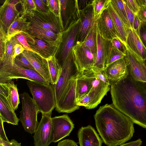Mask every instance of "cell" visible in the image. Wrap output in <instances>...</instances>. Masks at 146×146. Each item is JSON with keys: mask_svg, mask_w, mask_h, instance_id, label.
<instances>
[{"mask_svg": "<svg viewBox=\"0 0 146 146\" xmlns=\"http://www.w3.org/2000/svg\"><path fill=\"white\" fill-rule=\"evenodd\" d=\"M110 84L113 106L134 123L146 128V82L135 80L129 72L124 78Z\"/></svg>", "mask_w": 146, "mask_h": 146, "instance_id": "6da1fadb", "label": "cell"}, {"mask_svg": "<svg viewBox=\"0 0 146 146\" xmlns=\"http://www.w3.org/2000/svg\"><path fill=\"white\" fill-rule=\"evenodd\" d=\"M94 117L99 135L107 146L120 145L133 136L134 123L113 104L100 106Z\"/></svg>", "mask_w": 146, "mask_h": 146, "instance_id": "7a4b0ae2", "label": "cell"}, {"mask_svg": "<svg viewBox=\"0 0 146 146\" xmlns=\"http://www.w3.org/2000/svg\"><path fill=\"white\" fill-rule=\"evenodd\" d=\"M26 83L39 111L42 114H52L56 106L54 85L29 80Z\"/></svg>", "mask_w": 146, "mask_h": 146, "instance_id": "3957f363", "label": "cell"}, {"mask_svg": "<svg viewBox=\"0 0 146 146\" xmlns=\"http://www.w3.org/2000/svg\"><path fill=\"white\" fill-rule=\"evenodd\" d=\"M22 102V110L19 118L25 131L31 134L34 133L38 125L37 114L39 111L35 102L26 92L20 95Z\"/></svg>", "mask_w": 146, "mask_h": 146, "instance_id": "277c9868", "label": "cell"}, {"mask_svg": "<svg viewBox=\"0 0 146 146\" xmlns=\"http://www.w3.org/2000/svg\"><path fill=\"white\" fill-rule=\"evenodd\" d=\"M80 22V19L62 32L60 42L54 56L61 68L75 45Z\"/></svg>", "mask_w": 146, "mask_h": 146, "instance_id": "5b68a950", "label": "cell"}, {"mask_svg": "<svg viewBox=\"0 0 146 146\" xmlns=\"http://www.w3.org/2000/svg\"><path fill=\"white\" fill-rule=\"evenodd\" d=\"M18 78L44 84H50L35 70H27L20 68L15 64L0 66V83L7 82Z\"/></svg>", "mask_w": 146, "mask_h": 146, "instance_id": "8992f818", "label": "cell"}, {"mask_svg": "<svg viewBox=\"0 0 146 146\" xmlns=\"http://www.w3.org/2000/svg\"><path fill=\"white\" fill-rule=\"evenodd\" d=\"M21 16L31 24L50 30L55 33L60 34L63 31L60 17L56 16L50 10L47 13L33 10Z\"/></svg>", "mask_w": 146, "mask_h": 146, "instance_id": "52a82bcc", "label": "cell"}, {"mask_svg": "<svg viewBox=\"0 0 146 146\" xmlns=\"http://www.w3.org/2000/svg\"><path fill=\"white\" fill-rule=\"evenodd\" d=\"M80 73L72 51L61 68V71L56 83L54 85L56 105L67 87L70 79L77 76Z\"/></svg>", "mask_w": 146, "mask_h": 146, "instance_id": "ba28073f", "label": "cell"}, {"mask_svg": "<svg viewBox=\"0 0 146 146\" xmlns=\"http://www.w3.org/2000/svg\"><path fill=\"white\" fill-rule=\"evenodd\" d=\"M77 76L70 79L67 87L56 105V110L58 112L70 113L79 109L80 106L76 104V97Z\"/></svg>", "mask_w": 146, "mask_h": 146, "instance_id": "9c48e42d", "label": "cell"}, {"mask_svg": "<svg viewBox=\"0 0 146 146\" xmlns=\"http://www.w3.org/2000/svg\"><path fill=\"white\" fill-rule=\"evenodd\" d=\"M51 115L42 114L41 119L33 136L34 146H49L53 142Z\"/></svg>", "mask_w": 146, "mask_h": 146, "instance_id": "30bf717a", "label": "cell"}, {"mask_svg": "<svg viewBox=\"0 0 146 146\" xmlns=\"http://www.w3.org/2000/svg\"><path fill=\"white\" fill-rule=\"evenodd\" d=\"M72 51L80 72L92 69L95 64L96 57L82 42L76 43L73 47Z\"/></svg>", "mask_w": 146, "mask_h": 146, "instance_id": "8fae6325", "label": "cell"}, {"mask_svg": "<svg viewBox=\"0 0 146 146\" xmlns=\"http://www.w3.org/2000/svg\"><path fill=\"white\" fill-rule=\"evenodd\" d=\"M29 35L31 38L27 42L33 50L46 59L55 55L62 36L56 40L48 41L36 36Z\"/></svg>", "mask_w": 146, "mask_h": 146, "instance_id": "7c38bea8", "label": "cell"}, {"mask_svg": "<svg viewBox=\"0 0 146 146\" xmlns=\"http://www.w3.org/2000/svg\"><path fill=\"white\" fill-rule=\"evenodd\" d=\"M51 123L54 143L69 136L74 128L73 122L66 114L51 117Z\"/></svg>", "mask_w": 146, "mask_h": 146, "instance_id": "4fadbf2b", "label": "cell"}, {"mask_svg": "<svg viewBox=\"0 0 146 146\" xmlns=\"http://www.w3.org/2000/svg\"><path fill=\"white\" fill-rule=\"evenodd\" d=\"M20 0H6L0 8V27L7 34L11 24L20 17L17 9Z\"/></svg>", "mask_w": 146, "mask_h": 146, "instance_id": "5bb4252c", "label": "cell"}, {"mask_svg": "<svg viewBox=\"0 0 146 146\" xmlns=\"http://www.w3.org/2000/svg\"><path fill=\"white\" fill-rule=\"evenodd\" d=\"M63 31L80 19L77 0H58Z\"/></svg>", "mask_w": 146, "mask_h": 146, "instance_id": "9a60e30c", "label": "cell"}, {"mask_svg": "<svg viewBox=\"0 0 146 146\" xmlns=\"http://www.w3.org/2000/svg\"><path fill=\"white\" fill-rule=\"evenodd\" d=\"M111 46V41L104 38L98 31L96 58L94 65L91 69L94 73L101 72L106 67Z\"/></svg>", "mask_w": 146, "mask_h": 146, "instance_id": "2e32d148", "label": "cell"}, {"mask_svg": "<svg viewBox=\"0 0 146 146\" xmlns=\"http://www.w3.org/2000/svg\"><path fill=\"white\" fill-rule=\"evenodd\" d=\"M96 22L98 32L104 38L111 41L114 38H119L117 32L107 8L103 11Z\"/></svg>", "mask_w": 146, "mask_h": 146, "instance_id": "e0dca14e", "label": "cell"}, {"mask_svg": "<svg viewBox=\"0 0 146 146\" xmlns=\"http://www.w3.org/2000/svg\"><path fill=\"white\" fill-rule=\"evenodd\" d=\"M79 13L80 25L76 44L84 41L96 22L94 17L92 3L83 9L80 10Z\"/></svg>", "mask_w": 146, "mask_h": 146, "instance_id": "ac0fdd59", "label": "cell"}, {"mask_svg": "<svg viewBox=\"0 0 146 146\" xmlns=\"http://www.w3.org/2000/svg\"><path fill=\"white\" fill-rule=\"evenodd\" d=\"M92 87L88 94L91 99L88 109L96 107L110 89V84H108L96 78L91 70Z\"/></svg>", "mask_w": 146, "mask_h": 146, "instance_id": "d6986e66", "label": "cell"}, {"mask_svg": "<svg viewBox=\"0 0 146 146\" xmlns=\"http://www.w3.org/2000/svg\"><path fill=\"white\" fill-rule=\"evenodd\" d=\"M129 72L135 80L146 82V61L139 59L127 49L125 56Z\"/></svg>", "mask_w": 146, "mask_h": 146, "instance_id": "ffe728a7", "label": "cell"}, {"mask_svg": "<svg viewBox=\"0 0 146 146\" xmlns=\"http://www.w3.org/2000/svg\"><path fill=\"white\" fill-rule=\"evenodd\" d=\"M104 71L110 83L117 82L126 77L129 71L125 57L108 65Z\"/></svg>", "mask_w": 146, "mask_h": 146, "instance_id": "44dd1931", "label": "cell"}, {"mask_svg": "<svg viewBox=\"0 0 146 146\" xmlns=\"http://www.w3.org/2000/svg\"><path fill=\"white\" fill-rule=\"evenodd\" d=\"M127 36L126 46L132 53L140 60L146 61V48L135 31L126 28Z\"/></svg>", "mask_w": 146, "mask_h": 146, "instance_id": "7402d4cb", "label": "cell"}, {"mask_svg": "<svg viewBox=\"0 0 146 146\" xmlns=\"http://www.w3.org/2000/svg\"><path fill=\"white\" fill-rule=\"evenodd\" d=\"M23 53L35 70L51 84V80L47 60L32 51L24 50Z\"/></svg>", "mask_w": 146, "mask_h": 146, "instance_id": "603a6c76", "label": "cell"}, {"mask_svg": "<svg viewBox=\"0 0 146 146\" xmlns=\"http://www.w3.org/2000/svg\"><path fill=\"white\" fill-rule=\"evenodd\" d=\"M80 146H102V141L90 125L82 127L77 133Z\"/></svg>", "mask_w": 146, "mask_h": 146, "instance_id": "cb8c5ba5", "label": "cell"}, {"mask_svg": "<svg viewBox=\"0 0 146 146\" xmlns=\"http://www.w3.org/2000/svg\"><path fill=\"white\" fill-rule=\"evenodd\" d=\"M90 70L80 72L77 76L76 90V102L88 94L92 88Z\"/></svg>", "mask_w": 146, "mask_h": 146, "instance_id": "d4e9b609", "label": "cell"}, {"mask_svg": "<svg viewBox=\"0 0 146 146\" xmlns=\"http://www.w3.org/2000/svg\"><path fill=\"white\" fill-rule=\"evenodd\" d=\"M0 94L5 96L14 110H16L20 103L17 85L12 80L0 83Z\"/></svg>", "mask_w": 146, "mask_h": 146, "instance_id": "484cf974", "label": "cell"}, {"mask_svg": "<svg viewBox=\"0 0 146 146\" xmlns=\"http://www.w3.org/2000/svg\"><path fill=\"white\" fill-rule=\"evenodd\" d=\"M0 117L4 122L18 125L19 119L6 98L0 94Z\"/></svg>", "mask_w": 146, "mask_h": 146, "instance_id": "4316f807", "label": "cell"}, {"mask_svg": "<svg viewBox=\"0 0 146 146\" xmlns=\"http://www.w3.org/2000/svg\"><path fill=\"white\" fill-rule=\"evenodd\" d=\"M26 33L36 36L41 39L48 41L56 40L62 36V33L56 34L53 32L36 25L31 24Z\"/></svg>", "mask_w": 146, "mask_h": 146, "instance_id": "83f0119b", "label": "cell"}, {"mask_svg": "<svg viewBox=\"0 0 146 146\" xmlns=\"http://www.w3.org/2000/svg\"><path fill=\"white\" fill-rule=\"evenodd\" d=\"M107 8L112 18L119 38L126 46L127 34L125 26L113 8L110 1Z\"/></svg>", "mask_w": 146, "mask_h": 146, "instance_id": "f1b7e54d", "label": "cell"}, {"mask_svg": "<svg viewBox=\"0 0 146 146\" xmlns=\"http://www.w3.org/2000/svg\"><path fill=\"white\" fill-rule=\"evenodd\" d=\"M30 24L25 18L20 16L11 24L8 30L7 34L8 40L18 33L26 32Z\"/></svg>", "mask_w": 146, "mask_h": 146, "instance_id": "f546056e", "label": "cell"}, {"mask_svg": "<svg viewBox=\"0 0 146 146\" xmlns=\"http://www.w3.org/2000/svg\"><path fill=\"white\" fill-rule=\"evenodd\" d=\"M98 30L96 21L95 22L84 41V44L88 47L96 57L97 49Z\"/></svg>", "mask_w": 146, "mask_h": 146, "instance_id": "4dcf8cb0", "label": "cell"}, {"mask_svg": "<svg viewBox=\"0 0 146 146\" xmlns=\"http://www.w3.org/2000/svg\"><path fill=\"white\" fill-rule=\"evenodd\" d=\"M17 44H21L15 36L8 40L5 55L3 60L0 63V66L13 65L14 64V47Z\"/></svg>", "mask_w": 146, "mask_h": 146, "instance_id": "1f68e13d", "label": "cell"}, {"mask_svg": "<svg viewBox=\"0 0 146 146\" xmlns=\"http://www.w3.org/2000/svg\"><path fill=\"white\" fill-rule=\"evenodd\" d=\"M110 3L124 23L126 28L131 29L127 16L123 0H110Z\"/></svg>", "mask_w": 146, "mask_h": 146, "instance_id": "d6a6232c", "label": "cell"}, {"mask_svg": "<svg viewBox=\"0 0 146 146\" xmlns=\"http://www.w3.org/2000/svg\"><path fill=\"white\" fill-rule=\"evenodd\" d=\"M46 60L51 80V84L54 85L57 82L61 71V68L54 56H51Z\"/></svg>", "mask_w": 146, "mask_h": 146, "instance_id": "836d02e7", "label": "cell"}, {"mask_svg": "<svg viewBox=\"0 0 146 146\" xmlns=\"http://www.w3.org/2000/svg\"><path fill=\"white\" fill-rule=\"evenodd\" d=\"M110 0H93L92 5L96 21L103 11L107 8Z\"/></svg>", "mask_w": 146, "mask_h": 146, "instance_id": "e575fe53", "label": "cell"}, {"mask_svg": "<svg viewBox=\"0 0 146 146\" xmlns=\"http://www.w3.org/2000/svg\"><path fill=\"white\" fill-rule=\"evenodd\" d=\"M14 62V64L20 68L27 70H35L23 52L15 58Z\"/></svg>", "mask_w": 146, "mask_h": 146, "instance_id": "d590c367", "label": "cell"}, {"mask_svg": "<svg viewBox=\"0 0 146 146\" xmlns=\"http://www.w3.org/2000/svg\"><path fill=\"white\" fill-rule=\"evenodd\" d=\"M8 40L7 33L0 27V63L3 60Z\"/></svg>", "mask_w": 146, "mask_h": 146, "instance_id": "8d00e7d4", "label": "cell"}, {"mask_svg": "<svg viewBox=\"0 0 146 146\" xmlns=\"http://www.w3.org/2000/svg\"><path fill=\"white\" fill-rule=\"evenodd\" d=\"M21 16H23L33 10H36V7L33 0H20V3Z\"/></svg>", "mask_w": 146, "mask_h": 146, "instance_id": "74e56055", "label": "cell"}, {"mask_svg": "<svg viewBox=\"0 0 146 146\" xmlns=\"http://www.w3.org/2000/svg\"><path fill=\"white\" fill-rule=\"evenodd\" d=\"M125 56L112 45L106 67L114 62L124 57Z\"/></svg>", "mask_w": 146, "mask_h": 146, "instance_id": "f35d334b", "label": "cell"}, {"mask_svg": "<svg viewBox=\"0 0 146 146\" xmlns=\"http://www.w3.org/2000/svg\"><path fill=\"white\" fill-rule=\"evenodd\" d=\"M14 36L17 38L23 46L25 50L32 51L36 53L31 49L27 41L29 38V34L26 32H21L18 33Z\"/></svg>", "mask_w": 146, "mask_h": 146, "instance_id": "ab89813d", "label": "cell"}, {"mask_svg": "<svg viewBox=\"0 0 146 146\" xmlns=\"http://www.w3.org/2000/svg\"><path fill=\"white\" fill-rule=\"evenodd\" d=\"M112 46L126 55L127 48L125 44L119 38H115L111 40Z\"/></svg>", "mask_w": 146, "mask_h": 146, "instance_id": "60d3db41", "label": "cell"}, {"mask_svg": "<svg viewBox=\"0 0 146 146\" xmlns=\"http://www.w3.org/2000/svg\"><path fill=\"white\" fill-rule=\"evenodd\" d=\"M49 10L56 16H60V4L58 0H49Z\"/></svg>", "mask_w": 146, "mask_h": 146, "instance_id": "b9f144b4", "label": "cell"}, {"mask_svg": "<svg viewBox=\"0 0 146 146\" xmlns=\"http://www.w3.org/2000/svg\"><path fill=\"white\" fill-rule=\"evenodd\" d=\"M139 37L146 48V22L141 21L139 27Z\"/></svg>", "mask_w": 146, "mask_h": 146, "instance_id": "7bdbcfd3", "label": "cell"}, {"mask_svg": "<svg viewBox=\"0 0 146 146\" xmlns=\"http://www.w3.org/2000/svg\"><path fill=\"white\" fill-rule=\"evenodd\" d=\"M36 10L39 12L47 13L49 11V7L44 3L43 0H33Z\"/></svg>", "mask_w": 146, "mask_h": 146, "instance_id": "ee69618b", "label": "cell"}, {"mask_svg": "<svg viewBox=\"0 0 146 146\" xmlns=\"http://www.w3.org/2000/svg\"><path fill=\"white\" fill-rule=\"evenodd\" d=\"M123 1L128 21L130 23L131 29H133V25L135 15L129 8L124 0H123Z\"/></svg>", "mask_w": 146, "mask_h": 146, "instance_id": "f6af8a7d", "label": "cell"}, {"mask_svg": "<svg viewBox=\"0 0 146 146\" xmlns=\"http://www.w3.org/2000/svg\"><path fill=\"white\" fill-rule=\"evenodd\" d=\"M91 100V98L90 95L87 94L77 101L76 102V104L79 106H83L86 109H88Z\"/></svg>", "mask_w": 146, "mask_h": 146, "instance_id": "bcb514c9", "label": "cell"}, {"mask_svg": "<svg viewBox=\"0 0 146 146\" xmlns=\"http://www.w3.org/2000/svg\"><path fill=\"white\" fill-rule=\"evenodd\" d=\"M129 8L135 15H137L139 8L135 0H124Z\"/></svg>", "mask_w": 146, "mask_h": 146, "instance_id": "7dc6e473", "label": "cell"}, {"mask_svg": "<svg viewBox=\"0 0 146 146\" xmlns=\"http://www.w3.org/2000/svg\"><path fill=\"white\" fill-rule=\"evenodd\" d=\"M0 146H21V143L18 142L15 139L7 141L0 137Z\"/></svg>", "mask_w": 146, "mask_h": 146, "instance_id": "c3c4849f", "label": "cell"}, {"mask_svg": "<svg viewBox=\"0 0 146 146\" xmlns=\"http://www.w3.org/2000/svg\"><path fill=\"white\" fill-rule=\"evenodd\" d=\"M137 15L140 21L146 22V4L139 8Z\"/></svg>", "mask_w": 146, "mask_h": 146, "instance_id": "681fc988", "label": "cell"}, {"mask_svg": "<svg viewBox=\"0 0 146 146\" xmlns=\"http://www.w3.org/2000/svg\"><path fill=\"white\" fill-rule=\"evenodd\" d=\"M56 146H78V145L74 141L70 139H66L59 142Z\"/></svg>", "mask_w": 146, "mask_h": 146, "instance_id": "f907efd6", "label": "cell"}, {"mask_svg": "<svg viewBox=\"0 0 146 146\" xmlns=\"http://www.w3.org/2000/svg\"><path fill=\"white\" fill-rule=\"evenodd\" d=\"M140 21L137 15H135V19L133 25L134 30L139 37V27L140 24Z\"/></svg>", "mask_w": 146, "mask_h": 146, "instance_id": "816d5d0a", "label": "cell"}, {"mask_svg": "<svg viewBox=\"0 0 146 146\" xmlns=\"http://www.w3.org/2000/svg\"><path fill=\"white\" fill-rule=\"evenodd\" d=\"M4 122L0 117V137L7 141H9L5 133L3 126Z\"/></svg>", "mask_w": 146, "mask_h": 146, "instance_id": "f5cc1de1", "label": "cell"}, {"mask_svg": "<svg viewBox=\"0 0 146 146\" xmlns=\"http://www.w3.org/2000/svg\"><path fill=\"white\" fill-rule=\"evenodd\" d=\"M93 0H77L78 7L79 10L83 9L89 4L92 3Z\"/></svg>", "mask_w": 146, "mask_h": 146, "instance_id": "db71d44e", "label": "cell"}, {"mask_svg": "<svg viewBox=\"0 0 146 146\" xmlns=\"http://www.w3.org/2000/svg\"><path fill=\"white\" fill-rule=\"evenodd\" d=\"M94 74L95 76L98 79L108 84H110V82L105 75L104 71L98 73Z\"/></svg>", "mask_w": 146, "mask_h": 146, "instance_id": "11a10c76", "label": "cell"}, {"mask_svg": "<svg viewBox=\"0 0 146 146\" xmlns=\"http://www.w3.org/2000/svg\"><path fill=\"white\" fill-rule=\"evenodd\" d=\"M142 143L141 140L140 139H139L135 141L123 144L120 145L119 146H140L142 145Z\"/></svg>", "mask_w": 146, "mask_h": 146, "instance_id": "9f6ffc18", "label": "cell"}, {"mask_svg": "<svg viewBox=\"0 0 146 146\" xmlns=\"http://www.w3.org/2000/svg\"><path fill=\"white\" fill-rule=\"evenodd\" d=\"M15 53L14 55V59L17 56L21 53L23 52L25 50V49L23 46L20 44H16L14 47Z\"/></svg>", "mask_w": 146, "mask_h": 146, "instance_id": "6f0895ef", "label": "cell"}, {"mask_svg": "<svg viewBox=\"0 0 146 146\" xmlns=\"http://www.w3.org/2000/svg\"><path fill=\"white\" fill-rule=\"evenodd\" d=\"M139 8L146 4V0H135Z\"/></svg>", "mask_w": 146, "mask_h": 146, "instance_id": "680465c9", "label": "cell"}, {"mask_svg": "<svg viewBox=\"0 0 146 146\" xmlns=\"http://www.w3.org/2000/svg\"></svg>", "mask_w": 146, "mask_h": 146, "instance_id": "91938a15", "label": "cell"}]
</instances>
